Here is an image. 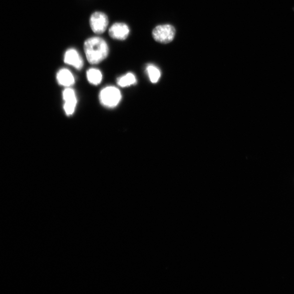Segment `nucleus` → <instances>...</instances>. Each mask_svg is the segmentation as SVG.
Wrapping results in <instances>:
<instances>
[{"label":"nucleus","mask_w":294,"mask_h":294,"mask_svg":"<svg viewBox=\"0 0 294 294\" xmlns=\"http://www.w3.org/2000/svg\"><path fill=\"white\" fill-rule=\"evenodd\" d=\"M83 48L87 61L92 64L101 62L109 55V46L106 41L100 37L87 39L84 43Z\"/></svg>","instance_id":"obj_1"},{"label":"nucleus","mask_w":294,"mask_h":294,"mask_svg":"<svg viewBox=\"0 0 294 294\" xmlns=\"http://www.w3.org/2000/svg\"><path fill=\"white\" fill-rule=\"evenodd\" d=\"M122 99L119 89L114 86H108L101 90L99 94L100 103L103 106L113 108L116 107Z\"/></svg>","instance_id":"obj_2"},{"label":"nucleus","mask_w":294,"mask_h":294,"mask_svg":"<svg viewBox=\"0 0 294 294\" xmlns=\"http://www.w3.org/2000/svg\"><path fill=\"white\" fill-rule=\"evenodd\" d=\"M176 32V29L174 26L166 24L155 27L152 35L154 40L158 43L168 44L175 38Z\"/></svg>","instance_id":"obj_3"},{"label":"nucleus","mask_w":294,"mask_h":294,"mask_svg":"<svg viewBox=\"0 0 294 294\" xmlns=\"http://www.w3.org/2000/svg\"><path fill=\"white\" fill-rule=\"evenodd\" d=\"M89 23L94 33L101 34L106 31L109 25V19L103 12L96 11L90 17Z\"/></svg>","instance_id":"obj_4"},{"label":"nucleus","mask_w":294,"mask_h":294,"mask_svg":"<svg viewBox=\"0 0 294 294\" xmlns=\"http://www.w3.org/2000/svg\"><path fill=\"white\" fill-rule=\"evenodd\" d=\"M63 98L65 102L64 110L67 116L73 115L77 104V99L73 89L67 88L63 92Z\"/></svg>","instance_id":"obj_5"},{"label":"nucleus","mask_w":294,"mask_h":294,"mask_svg":"<svg viewBox=\"0 0 294 294\" xmlns=\"http://www.w3.org/2000/svg\"><path fill=\"white\" fill-rule=\"evenodd\" d=\"M130 29L127 24L122 22H116L113 24L110 28L109 33L110 37L114 39L124 40L128 37Z\"/></svg>","instance_id":"obj_6"},{"label":"nucleus","mask_w":294,"mask_h":294,"mask_svg":"<svg viewBox=\"0 0 294 294\" xmlns=\"http://www.w3.org/2000/svg\"><path fill=\"white\" fill-rule=\"evenodd\" d=\"M64 62L66 64L73 66L78 70L81 69L83 65L82 57L79 52L73 48L66 51L64 53Z\"/></svg>","instance_id":"obj_7"},{"label":"nucleus","mask_w":294,"mask_h":294,"mask_svg":"<svg viewBox=\"0 0 294 294\" xmlns=\"http://www.w3.org/2000/svg\"><path fill=\"white\" fill-rule=\"evenodd\" d=\"M57 80L60 85L69 87L75 83L74 77L71 71L65 68L59 70L57 74Z\"/></svg>","instance_id":"obj_8"},{"label":"nucleus","mask_w":294,"mask_h":294,"mask_svg":"<svg viewBox=\"0 0 294 294\" xmlns=\"http://www.w3.org/2000/svg\"><path fill=\"white\" fill-rule=\"evenodd\" d=\"M87 78L88 82L93 85H98L103 79V75L97 69L91 68L87 71Z\"/></svg>","instance_id":"obj_9"},{"label":"nucleus","mask_w":294,"mask_h":294,"mask_svg":"<svg viewBox=\"0 0 294 294\" xmlns=\"http://www.w3.org/2000/svg\"><path fill=\"white\" fill-rule=\"evenodd\" d=\"M136 79L133 73H128L123 76L119 77L117 79V84L122 87H127L134 85Z\"/></svg>","instance_id":"obj_10"},{"label":"nucleus","mask_w":294,"mask_h":294,"mask_svg":"<svg viewBox=\"0 0 294 294\" xmlns=\"http://www.w3.org/2000/svg\"><path fill=\"white\" fill-rule=\"evenodd\" d=\"M147 73L152 83H157L160 77V71L155 66L149 65L147 68Z\"/></svg>","instance_id":"obj_11"}]
</instances>
